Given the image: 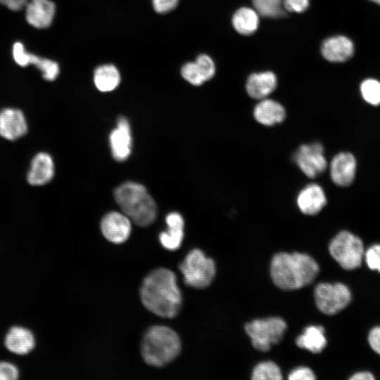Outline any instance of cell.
<instances>
[{"instance_id": "6da1fadb", "label": "cell", "mask_w": 380, "mask_h": 380, "mask_svg": "<svg viewBox=\"0 0 380 380\" xmlns=\"http://www.w3.org/2000/svg\"><path fill=\"white\" fill-rule=\"evenodd\" d=\"M144 307L163 318H173L179 313L182 296L175 274L168 269L158 268L144 279L140 291Z\"/></svg>"}, {"instance_id": "7a4b0ae2", "label": "cell", "mask_w": 380, "mask_h": 380, "mask_svg": "<svg viewBox=\"0 0 380 380\" xmlns=\"http://www.w3.org/2000/svg\"><path fill=\"white\" fill-rule=\"evenodd\" d=\"M319 272V266L311 256L298 252L278 253L270 263L272 279L283 290H296L311 284Z\"/></svg>"}, {"instance_id": "3957f363", "label": "cell", "mask_w": 380, "mask_h": 380, "mask_svg": "<svg viewBox=\"0 0 380 380\" xmlns=\"http://www.w3.org/2000/svg\"><path fill=\"white\" fill-rule=\"evenodd\" d=\"M114 197L123 213L136 224L146 227L155 221L156 204L142 184L125 182L115 189Z\"/></svg>"}, {"instance_id": "277c9868", "label": "cell", "mask_w": 380, "mask_h": 380, "mask_svg": "<svg viewBox=\"0 0 380 380\" xmlns=\"http://www.w3.org/2000/svg\"><path fill=\"white\" fill-rule=\"evenodd\" d=\"M181 351L177 334L165 326H153L144 334L141 353L145 362L153 367H163L176 359Z\"/></svg>"}, {"instance_id": "5b68a950", "label": "cell", "mask_w": 380, "mask_h": 380, "mask_svg": "<svg viewBox=\"0 0 380 380\" xmlns=\"http://www.w3.org/2000/svg\"><path fill=\"white\" fill-rule=\"evenodd\" d=\"M329 251L331 257L346 270L360 267L365 252L362 239L346 230L338 232L331 240Z\"/></svg>"}, {"instance_id": "8992f818", "label": "cell", "mask_w": 380, "mask_h": 380, "mask_svg": "<svg viewBox=\"0 0 380 380\" xmlns=\"http://www.w3.org/2000/svg\"><path fill=\"white\" fill-rule=\"evenodd\" d=\"M179 269L184 284L196 289L208 287L215 274V262L199 249L191 251L179 264Z\"/></svg>"}, {"instance_id": "52a82bcc", "label": "cell", "mask_w": 380, "mask_h": 380, "mask_svg": "<svg viewBox=\"0 0 380 380\" xmlns=\"http://www.w3.org/2000/svg\"><path fill=\"white\" fill-rule=\"evenodd\" d=\"M286 328V322L277 317L254 319L245 325L253 346L262 352L270 350L272 346L278 343Z\"/></svg>"}, {"instance_id": "ba28073f", "label": "cell", "mask_w": 380, "mask_h": 380, "mask_svg": "<svg viewBox=\"0 0 380 380\" xmlns=\"http://www.w3.org/2000/svg\"><path fill=\"white\" fill-rule=\"evenodd\" d=\"M317 308L324 314L333 315L346 308L351 301L350 289L342 283H319L315 288Z\"/></svg>"}, {"instance_id": "9c48e42d", "label": "cell", "mask_w": 380, "mask_h": 380, "mask_svg": "<svg viewBox=\"0 0 380 380\" xmlns=\"http://www.w3.org/2000/svg\"><path fill=\"white\" fill-rule=\"evenodd\" d=\"M293 160L301 172L309 178L318 177L328 167L324 147L319 142L300 146L293 154Z\"/></svg>"}, {"instance_id": "30bf717a", "label": "cell", "mask_w": 380, "mask_h": 380, "mask_svg": "<svg viewBox=\"0 0 380 380\" xmlns=\"http://www.w3.org/2000/svg\"><path fill=\"white\" fill-rule=\"evenodd\" d=\"M329 167L331 179L336 185L348 186L355 177L357 160L353 153L343 151L334 156Z\"/></svg>"}, {"instance_id": "8fae6325", "label": "cell", "mask_w": 380, "mask_h": 380, "mask_svg": "<svg viewBox=\"0 0 380 380\" xmlns=\"http://www.w3.org/2000/svg\"><path fill=\"white\" fill-rule=\"evenodd\" d=\"M101 229L109 241L119 244L127 241L131 233V222L124 213L110 212L101 222Z\"/></svg>"}, {"instance_id": "7c38bea8", "label": "cell", "mask_w": 380, "mask_h": 380, "mask_svg": "<svg viewBox=\"0 0 380 380\" xmlns=\"http://www.w3.org/2000/svg\"><path fill=\"white\" fill-rule=\"evenodd\" d=\"M13 56L20 66L33 64L42 72V76L47 81H53L59 73V66L57 63L48 59L27 53L20 42H15L13 46Z\"/></svg>"}, {"instance_id": "4fadbf2b", "label": "cell", "mask_w": 380, "mask_h": 380, "mask_svg": "<svg viewBox=\"0 0 380 380\" xmlns=\"http://www.w3.org/2000/svg\"><path fill=\"white\" fill-rule=\"evenodd\" d=\"M327 202L325 191L317 183H310L305 186L296 197L298 209L307 215H315L319 213L327 205Z\"/></svg>"}, {"instance_id": "5bb4252c", "label": "cell", "mask_w": 380, "mask_h": 380, "mask_svg": "<svg viewBox=\"0 0 380 380\" xmlns=\"http://www.w3.org/2000/svg\"><path fill=\"white\" fill-rule=\"evenodd\" d=\"M112 156L117 161L125 160L131 153L132 136L130 126L125 117L118 120L117 127L114 129L109 137Z\"/></svg>"}, {"instance_id": "9a60e30c", "label": "cell", "mask_w": 380, "mask_h": 380, "mask_svg": "<svg viewBox=\"0 0 380 380\" xmlns=\"http://www.w3.org/2000/svg\"><path fill=\"white\" fill-rule=\"evenodd\" d=\"M215 67L211 58L205 54L198 56L195 62L184 64L182 68V77L195 86L201 85L215 75Z\"/></svg>"}, {"instance_id": "2e32d148", "label": "cell", "mask_w": 380, "mask_h": 380, "mask_svg": "<svg viewBox=\"0 0 380 380\" xmlns=\"http://www.w3.org/2000/svg\"><path fill=\"white\" fill-rule=\"evenodd\" d=\"M27 125L22 111L6 108L0 112V135L10 141L15 140L27 133Z\"/></svg>"}, {"instance_id": "e0dca14e", "label": "cell", "mask_w": 380, "mask_h": 380, "mask_svg": "<svg viewBox=\"0 0 380 380\" xmlns=\"http://www.w3.org/2000/svg\"><path fill=\"white\" fill-rule=\"evenodd\" d=\"M55 12V4L50 0H31L25 6L27 22L39 29L46 28L51 25Z\"/></svg>"}, {"instance_id": "ac0fdd59", "label": "cell", "mask_w": 380, "mask_h": 380, "mask_svg": "<svg viewBox=\"0 0 380 380\" xmlns=\"http://www.w3.org/2000/svg\"><path fill=\"white\" fill-rule=\"evenodd\" d=\"M324 58L331 62H344L354 53V44L348 37L336 35L326 39L321 46Z\"/></svg>"}, {"instance_id": "d6986e66", "label": "cell", "mask_w": 380, "mask_h": 380, "mask_svg": "<svg viewBox=\"0 0 380 380\" xmlns=\"http://www.w3.org/2000/svg\"><path fill=\"white\" fill-rule=\"evenodd\" d=\"M286 110L279 102L263 99L255 106L253 117L260 124L265 126H274L282 122L286 118Z\"/></svg>"}, {"instance_id": "ffe728a7", "label": "cell", "mask_w": 380, "mask_h": 380, "mask_svg": "<svg viewBox=\"0 0 380 380\" xmlns=\"http://www.w3.org/2000/svg\"><path fill=\"white\" fill-rule=\"evenodd\" d=\"M167 230L159 235L162 246L169 251L177 250L184 238V222L182 215L176 212L169 213L165 218Z\"/></svg>"}, {"instance_id": "44dd1931", "label": "cell", "mask_w": 380, "mask_h": 380, "mask_svg": "<svg viewBox=\"0 0 380 380\" xmlns=\"http://www.w3.org/2000/svg\"><path fill=\"white\" fill-rule=\"evenodd\" d=\"M277 84L276 75L272 72L253 73L247 80L246 89L251 98L261 100L276 89Z\"/></svg>"}, {"instance_id": "7402d4cb", "label": "cell", "mask_w": 380, "mask_h": 380, "mask_svg": "<svg viewBox=\"0 0 380 380\" xmlns=\"http://www.w3.org/2000/svg\"><path fill=\"white\" fill-rule=\"evenodd\" d=\"M53 175L54 165L51 157L46 153H39L31 163L27 181L33 186H41L51 181Z\"/></svg>"}, {"instance_id": "603a6c76", "label": "cell", "mask_w": 380, "mask_h": 380, "mask_svg": "<svg viewBox=\"0 0 380 380\" xmlns=\"http://www.w3.org/2000/svg\"><path fill=\"white\" fill-rule=\"evenodd\" d=\"M35 341L33 334L27 329L13 327L5 338V346L11 352L18 355L29 353L34 348Z\"/></svg>"}, {"instance_id": "cb8c5ba5", "label": "cell", "mask_w": 380, "mask_h": 380, "mask_svg": "<svg viewBox=\"0 0 380 380\" xmlns=\"http://www.w3.org/2000/svg\"><path fill=\"white\" fill-rule=\"evenodd\" d=\"M296 343L299 348L314 353L322 352L327 343L324 327L312 325L305 328L297 337Z\"/></svg>"}, {"instance_id": "d4e9b609", "label": "cell", "mask_w": 380, "mask_h": 380, "mask_svg": "<svg viewBox=\"0 0 380 380\" xmlns=\"http://www.w3.org/2000/svg\"><path fill=\"white\" fill-rule=\"evenodd\" d=\"M232 25L239 34L251 35L258 27L259 18L258 13L251 8H240L233 15Z\"/></svg>"}, {"instance_id": "484cf974", "label": "cell", "mask_w": 380, "mask_h": 380, "mask_svg": "<svg viewBox=\"0 0 380 380\" xmlns=\"http://www.w3.org/2000/svg\"><path fill=\"white\" fill-rule=\"evenodd\" d=\"M120 81V73L113 65H101L94 71V82L96 87L101 91L106 92L115 89Z\"/></svg>"}, {"instance_id": "4316f807", "label": "cell", "mask_w": 380, "mask_h": 380, "mask_svg": "<svg viewBox=\"0 0 380 380\" xmlns=\"http://www.w3.org/2000/svg\"><path fill=\"white\" fill-rule=\"evenodd\" d=\"M258 13L267 18H280L285 15L283 0H251Z\"/></svg>"}, {"instance_id": "83f0119b", "label": "cell", "mask_w": 380, "mask_h": 380, "mask_svg": "<svg viewBox=\"0 0 380 380\" xmlns=\"http://www.w3.org/2000/svg\"><path fill=\"white\" fill-rule=\"evenodd\" d=\"M251 378L254 380H281L282 374L276 363L265 361L254 367Z\"/></svg>"}, {"instance_id": "f1b7e54d", "label": "cell", "mask_w": 380, "mask_h": 380, "mask_svg": "<svg viewBox=\"0 0 380 380\" xmlns=\"http://www.w3.org/2000/svg\"><path fill=\"white\" fill-rule=\"evenodd\" d=\"M360 93L362 99L369 105H380V82L374 79H367L360 84Z\"/></svg>"}, {"instance_id": "f546056e", "label": "cell", "mask_w": 380, "mask_h": 380, "mask_svg": "<svg viewBox=\"0 0 380 380\" xmlns=\"http://www.w3.org/2000/svg\"><path fill=\"white\" fill-rule=\"evenodd\" d=\"M364 259L370 270L380 273V244L369 246L365 252Z\"/></svg>"}, {"instance_id": "4dcf8cb0", "label": "cell", "mask_w": 380, "mask_h": 380, "mask_svg": "<svg viewBox=\"0 0 380 380\" xmlns=\"http://www.w3.org/2000/svg\"><path fill=\"white\" fill-rule=\"evenodd\" d=\"M18 376V369L15 365L6 362H0V380H15Z\"/></svg>"}, {"instance_id": "1f68e13d", "label": "cell", "mask_w": 380, "mask_h": 380, "mask_svg": "<svg viewBox=\"0 0 380 380\" xmlns=\"http://www.w3.org/2000/svg\"><path fill=\"white\" fill-rule=\"evenodd\" d=\"M316 376L313 372L306 367H298L293 370L289 374L290 380H314Z\"/></svg>"}, {"instance_id": "d6a6232c", "label": "cell", "mask_w": 380, "mask_h": 380, "mask_svg": "<svg viewBox=\"0 0 380 380\" xmlns=\"http://www.w3.org/2000/svg\"><path fill=\"white\" fill-rule=\"evenodd\" d=\"M310 0H283L284 9L289 12L303 13L309 6Z\"/></svg>"}, {"instance_id": "836d02e7", "label": "cell", "mask_w": 380, "mask_h": 380, "mask_svg": "<svg viewBox=\"0 0 380 380\" xmlns=\"http://www.w3.org/2000/svg\"><path fill=\"white\" fill-rule=\"evenodd\" d=\"M368 343L371 348L380 355V326L372 328L368 334Z\"/></svg>"}, {"instance_id": "e575fe53", "label": "cell", "mask_w": 380, "mask_h": 380, "mask_svg": "<svg viewBox=\"0 0 380 380\" xmlns=\"http://www.w3.org/2000/svg\"><path fill=\"white\" fill-rule=\"evenodd\" d=\"M178 0H153V5L156 12L165 13L174 9Z\"/></svg>"}, {"instance_id": "d590c367", "label": "cell", "mask_w": 380, "mask_h": 380, "mask_svg": "<svg viewBox=\"0 0 380 380\" xmlns=\"http://www.w3.org/2000/svg\"><path fill=\"white\" fill-rule=\"evenodd\" d=\"M27 0H0V4L12 11H18L25 7Z\"/></svg>"}, {"instance_id": "8d00e7d4", "label": "cell", "mask_w": 380, "mask_h": 380, "mask_svg": "<svg viewBox=\"0 0 380 380\" xmlns=\"http://www.w3.org/2000/svg\"><path fill=\"white\" fill-rule=\"evenodd\" d=\"M374 379L373 374L367 371L356 372L350 378L351 380H374Z\"/></svg>"}, {"instance_id": "74e56055", "label": "cell", "mask_w": 380, "mask_h": 380, "mask_svg": "<svg viewBox=\"0 0 380 380\" xmlns=\"http://www.w3.org/2000/svg\"><path fill=\"white\" fill-rule=\"evenodd\" d=\"M369 1L380 5V0H369Z\"/></svg>"}]
</instances>
